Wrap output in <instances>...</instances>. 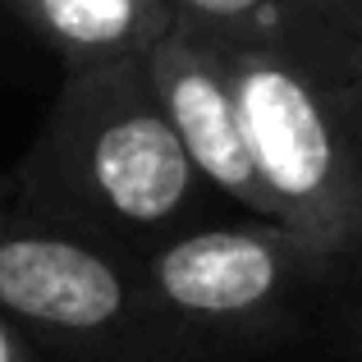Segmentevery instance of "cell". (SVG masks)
I'll list each match as a JSON object with an SVG mask.
<instances>
[{
    "mask_svg": "<svg viewBox=\"0 0 362 362\" xmlns=\"http://www.w3.org/2000/svg\"><path fill=\"white\" fill-rule=\"evenodd\" d=\"M221 60L275 225L326 266L362 252V83L312 78L262 55Z\"/></svg>",
    "mask_w": 362,
    "mask_h": 362,
    "instance_id": "2",
    "label": "cell"
},
{
    "mask_svg": "<svg viewBox=\"0 0 362 362\" xmlns=\"http://www.w3.org/2000/svg\"><path fill=\"white\" fill-rule=\"evenodd\" d=\"M14 211L110 252H151L184 234L197 170L170 133L142 69L69 74L14 175Z\"/></svg>",
    "mask_w": 362,
    "mask_h": 362,
    "instance_id": "1",
    "label": "cell"
},
{
    "mask_svg": "<svg viewBox=\"0 0 362 362\" xmlns=\"http://www.w3.org/2000/svg\"><path fill=\"white\" fill-rule=\"evenodd\" d=\"M0 321L18 335L37 330L60 344L115 349L156 317L138 280V257L0 206Z\"/></svg>",
    "mask_w": 362,
    "mask_h": 362,
    "instance_id": "4",
    "label": "cell"
},
{
    "mask_svg": "<svg viewBox=\"0 0 362 362\" xmlns=\"http://www.w3.org/2000/svg\"><path fill=\"white\" fill-rule=\"evenodd\" d=\"M330 266L280 225H202L138 257V280L156 326L216 344L262 339L284 326L312 280Z\"/></svg>",
    "mask_w": 362,
    "mask_h": 362,
    "instance_id": "3",
    "label": "cell"
},
{
    "mask_svg": "<svg viewBox=\"0 0 362 362\" xmlns=\"http://www.w3.org/2000/svg\"><path fill=\"white\" fill-rule=\"evenodd\" d=\"M142 74H147L151 97H156L170 133L184 147L188 165L197 170V179L211 184L216 193H225L230 202H239L243 211H252L262 225H275V202L266 193L262 175H257L243 115H239V97H234L230 69H225L221 55L188 42L175 28L151 51Z\"/></svg>",
    "mask_w": 362,
    "mask_h": 362,
    "instance_id": "5",
    "label": "cell"
},
{
    "mask_svg": "<svg viewBox=\"0 0 362 362\" xmlns=\"http://www.w3.org/2000/svg\"><path fill=\"white\" fill-rule=\"evenodd\" d=\"M14 18L69 74L142 69L175 33V0H18Z\"/></svg>",
    "mask_w": 362,
    "mask_h": 362,
    "instance_id": "6",
    "label": "cell"
},
{
    "mask_svg": "<svg viewBox=\"0 0 362 362\" xmlns=\"http://www.w3.org/2000/svg\"><path fill=\"white\" fill-rule=\"evenodd\" d=\"M0 362H37L33 344H28L9 321H0Z\"/></svg>",
    "mask_w": 362,
    "mask_h": 362,
    "instance_id": "7",
    "label": "cell"
},
{
    "mask_svg": "<svg viewBox=\"0 0 362 362\" xmlns=\"http://www.w3.org/2000/svg\"><path fill=\"white\" fill-rule=\"evenodd\" d=\"M349 51H354V78L362 83V0H349Z\"/></svg>",
    "mask_w": 362,
    "mask_h": 362,
    "instance_id": "8",
    "label": "cell"
},
{
    "mask_svg": "<svg viewBox=\"0 0 362 362\" xmlns=\"http://www.w3.org/2000/svg\"><path fill=\"white\" fill-rule=\"evenodd\" d=\"M0 206H9V184L0 179Z\"/></svg>",
    "mask_w": 362,
    "mask_h": 362,
    "instance_id": "9",
    "label": "cell"
}]
</instances>
